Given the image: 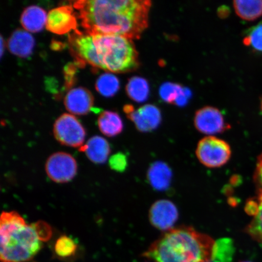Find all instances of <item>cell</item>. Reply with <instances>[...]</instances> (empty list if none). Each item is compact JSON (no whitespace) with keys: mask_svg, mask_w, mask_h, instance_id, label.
<instances>
[{"mask_svg":"<svg viewBox=\"0 0 262 262\" xmlns=\"http://www.w3.org/2000/svg\"><path fill=\"white\" fill-rule=\"evenodd\" d=\"M82 27L89 34L139 39L149 24L148 0H80L73 3Z\"/></svg>","mask_w":262,"mask_h":262,"instance_id":"obj_1","label":"cell"},{"mask_svg":"<svg viewBox=\"0 0 262 262\" xmlns=\"http://www.w3.org/2000/svg\"><path fill=\"white\" fill-rule=\"evenodd\" d=\"M69 42L74 55L80 63L94 68L124 73L139 66V54L132 40L122 36L83 34L75 31Z\"/></svg>","mask_w":262,"mask_h":262,"instance_id":"obj_2","label":"cell"},{"mask_svg":"<svg viewBox=\"0 0 262 262\" xmlns=\"http://www.w3.org/2000/svg\"><path fill=\"white\" fill-rule=\"evenodd\" d=\"M215 241L190 227L173 228L154 242L143 256L155 262H206Z\"/></svg>","mask_w":262,"mask_h":262,"instance_id":"obj_3","label":"cell"},{"mask_svg":"<svg viewBox=\"0 0 262 262\" xmlns=\"http://www.w3.org/2000/svg\"><path fill=\"white\" fill-rule=\"evenodd\" d=\"M1 262L30 261L42 248V242L34 224L25 221L7 223L0 226Z\"/></svg>","mask_w":262,"mask_h":262,"instance_id":"obj_4","label":"cell"},{"mask_svg":"<svg viewBox=\"0 0 262 262\" xmlns=\"http://www.w3.org/2000/svg\"><path fill=\"white\" fill-rule=\"evenodd\" d=\"M195 154L199 162L209 168H218L224 166L232 155L229 144L214 136H207L200 140Z\"/></svg>","mask_w":262,"mask_h":262,"instance_id":"obj_5","label":"cell"},{"mask_svg":"<svg viewBox=\"0 0 262 262\" xmlns=\"http://www.w3.org/2000/svg\"><path fill=\"white\" fill-rule=\"evenodd\" d=\"M55 138L61 145L81 147L86 138V131L76 117L70 114L59 117L54 124Z\"/></svg>","mask_w":262,"mask_h":262,"instance_id":"obj_6","label":"cell"},{"mask_svg":"<svg viewBox=\"0 0 262 262\" xmlns=\"http://www.w3.org/2000/svg\"><path fill=\"white\" fill-rule=\"evenodd\" d=\"M45 169L49 178L52 181L68 183L77 174V163L70 154L58 152L49 157Z\"/></svg>","mask_w":262,"mask_h":262,"instance_id":"obj_7","label":"cell"},{"mask_svg":"<svg viewBox=\"0 0 262 262\" xmlns=\"http://www.w3.org/2000/svg\"><path fill=\"white\" fill-rule=\"evenodd\" d=\"M194 126L200 133L212 136L230 128L221 111L211 106H206L196 111Z\"/></svg>","mask_w":262,"mask_h":262,"instance_id":"obj_8","label":"cell"},{"mask_svg":"<svg viewBox=\"0 0 262 262\" xmlns=\"http://www.w3.org/2000/svg\"><path fill=\"white\" fill-rule=\"evenodd\" d=\"M124 111L140 132H150L161 123V113L158 107L152 104H146L137 110L127 104L124 107Z\"/></svg>","mask_w":262,"mask_h":262,"instance_id":"obj_9","label":"cell"},{"mask_svg":"<svg viewBox=\"0 0 262 262\" xmlns=\"http://www.w3.org/2000/svg\"><path fill=\"white\" fill-rule=\"evenodd\" d=\"M46 27L49 31L58 35L77 31V20L73 6L66 5L52 9L49 12Z\"/></svg>","mask_w":262,"mask_h":262,"instance_id":"obj_10","label":"cell"},{"mask_svg":"<svg viewBox=\"0 0 262 262\" xmlns=\"http://www.w3.org/2000/svg\"><path fill=\"white\" fill-rule=\"evenodd\" d=\"M150 224L160 230L168 231L178 221L179 212L176 206L168 200H160L154 204L149 211Z\"/></svg>","mask_w":262,"mask_h":262,"instance_id":"obj_11","label":"cell"},{"mask_svg":"<svg viewBox=\"0 0 262 262\" xmlns=\"http://www.w3.org/2000/svg\"><path fill=\"white\" fill-rule=\"evenodd\" d=\"M64 103L69 112L81 116L87 114L91 111L94 104V97L86 88H74L66 95Z\"/></svg>","mask_w":262,"mask_h":262,"instance_id":"obj_12","label":"cell"},{"mask_svg":"<svg viewBox=\"0 0 262 262\" xmlns=\"http://www.w3.org/2000/svg\"><path fill=\"white\" fill-rule=\"evenodd\" d=\"M35 40L27 31L18 29L12 33L8 41L10 52L16 56L26 58L32 53Z\"/></svg>","mask_w":262,"mask_h":262,"instance_id":"obj_13","label":"cell"},{"mask_svg":"<svg viewBox=\"0 0 262 262\" xmlns=\"http://www.w3.org/2000/svg\"><path fill=\"white\" fill-rule=\"evenodd\" d=\"M80 150L86 154L91 162L96 164L105 163L111 153L110 146L107 141L97 136L88 140L86 145L82 146Z\"/></svg>","mask_w":262,"mask_h":262,"instance_id":"obj_14","label":"cell"},{"mask_svg":"<svg viewBox=\"0 0 262 262\" xmlns=\"http://www.w3.org/2000/svg\"><path fill=\"white\" fill-rule=\"evenodd\" d=\"M48 15L45 10L37 6H29L23 12L20 23L26 31L38 32L47 25Z\"/></svg>","mask_w":262,"mask_h":262,"instance_id":"obj_15","label":"cell"},{"mask_svg":"<svg viewBox=\"0 0 262 262\" xmlns=\"http://www.w3.org/2000/svg\"><path fill=\"white\" fill-rule=\"evenodd\" d=\"M171 169L165 163L157 162L152 164L147 172L150 184L157 190H165L169 187L171 182Z\"/></svg>","mask_w":262,"mask_h":262,"instance_id":"obj_16","label":"cell"},{"mask_svg":"<svg viewBox=\"0 0 262 262\" xmlns=\"http://www.w3.org/2000/svg\"><path fill=\"white\" fill-rule=\"evenodd\" d=\"M101 133L107 137H114L122 132L123 124L119 115L112 111H104L98 119Z\"/></svg>","mask_w":262,"mask_h":262,"instance_id":"obj_17","label":"cell"},{"mask_svg":"<svg viewBox=\"0 0 262 262\" xmlns=\"http://www.w3.org/2000/svg\"><path fill=\"white\" fill-rule=\"evenodd\" d=\"M233 6L236 14L246 21H254L262 15V0H237Z\"/></svg>","mask_w":262,"mask_h":262,"instance_id":"obj_18","label":"cell"},{"mask_svg":"<svg viewBox=\"0 0 262 262\" xmlns=\"http://www.w3.org/2000/svg\"><path fill=\"white\" fill-rule=\"evenodd\" d=\"M233 241L230 238H222L215 241L212 256L206 262H233L235 254Z\"/></svg>","mask_w":262,"mask_h":262,"instance_id":"obj_19","label":"cell"},{"mask_svg":"<svg viewBox=\"0 0 262 262\" xmlns=\"http://www.w3.org/2000/svg\"><path fill=\"white\" fill-rule=\"evenodd\" d=\"M126 90L127 96L136 102H143L149 97V84L142 77L131 78L126 85Z\"/></svg>","mask_w":262,"mask_h":262,"instance_id":"obj_20","label":"cell"},{"mask_svg":"<svg viewBox=\"0 0 262 262\" xmlns=\"http://www.w3.org/2000/svg\"><path fill=\"white\" fill-rule=\"evenodd\" d=\"M96 90L101 96L111 97L116 94L120 88V82L116 76L111 73L101 75L96 84Z\"/></svg>","mask_w":262,"mask_h":262,"instance_id":"obj_21","label":"cell"},{"mask_svg":"<svg viewBox=\"0 0 262 262\" xmlns=\"http://www.w3.org/2000/svg\"><path fill=\"white\" fill-rule=\"evenodd\" d=\"M258 208L253 220L245 228V231L255 242L262 244V191L258 192Z\"/></svg>","mask_w":262,"mask_h":262,"instance_id":"obj_22","label":"cell"},{"mask_svg":"<svg viewBox=\"0 0 262 262\" xmlns=\"http://www.w3.org/2000/svg\"><path fill=\"white\" fill-rule=\"evenodd\" d=\"M78 250V245L73 238L63 235L57 238L54 245V251L58 257L68 258L73 257Z\"/></svg>","mask_w":262,"mask_h":262,"instance_id":"obj_23","label":"cell"},{"mask_svg":"<svg viewBox=\"0 0 262 262\" xmlns=\"http://www.w3.org/2000/svg\"><path fill=\"white\" fill-rule=\"evenodd\" d=\"M244 43L255 51L262 52V21L248 29L244 38Z\"/></svg>","mask_w":262,"mask_h":262,"instance_id":"obj_24","label":"cell"},{"mask_svg":"<svg viewBox=\"0 0 262 262\" xmlns=\"http://www.w3.org/2000/svg\"><path fill=\"white\" fill-rule=\"evenodd\" d=\"M184 88L180 85L172 83H166L160 88L159 94L162 99L166 103L176 104L183 93Z\"/></svg>","mask_w":262,"mask_h":262,"instance_id":"obj_25","label":"cell"},{"mask_svg":"<svg viewBox=\"0 0 262 262\" xmlns=\"http://www.w3.org/2000/svg\"><path fill=\"white\" fill-rule=\"evenodd\" d=\"M109 165L111 169L122 172L126 169L127 160L126 156L122 152H118L111 156L109 160Z\"/></svg>","mask_w":262,"mask_h":262,"instance_id":"obj_26","label":"cell"},{"mask_svg":"<svg viewBox=\"0 0 262 262\" xmlns=\"http://www.w3.org/2000/svg\"><path fill=\"white\" fill-rule=\"evenodd\" d=\"M33 224L39 238L42 242H47L51 238L52 234V228L47 223L39 221Z\"/></svg>","mask_w":262,"mask_h":262,"instance_id":"obj_27","label":"cell"},{"mask_svg":"<svg viewBox=\"0 0 262 262\" xmlns=\"http://www.w3.org/2000/svg\"><path fill=\"white\" fill-rule=\"evenodd\" d=\"M253 179L255 184L257 186V191H262V154L258 157Z\"/></svg>","mask_w":262,"mask_h":262,"instance_id":"obj_28","label":"cell"},{"mask_svg":"<svg viewBox=\"0 0 262 262\" xmlns=\"http://www.w3.org/2000/svg\"><path fill=\"white\" fill-rule=\"evenodd\" d=\"M75 68L73 64H69L64 68L65 79L67 81L68 87L73 84Z\"/></svg>","mask_w":262,"mask_h":262,"instance_id":"obj_29","label":"cell"},{"mask_svg":"<svg viewBox=\"0 0 262 262\" xmlns=\"http://www.w3.org/2000/svg\"><path fill=\"white\" fill-rule=\"evenodd\" d=\"M3 46H4V42H3V38L2 37H1V57H2V56H3V50H4V49H3Z\"/></svg>","mask_w":262,"mask_h":262,"instance_id":"obj_30","label":"cell"},{"mask_svg":"<svg viewBox=\"0 0 262 262\" xmlns=\"http://www.w3.org/2000/svg\"><path fill=\"white\" fill-rule=\"evenodd\" d=\"M261 112H262V100H261Z\"/></svg>","mask_w":262,"mask_h":262,"instance_id":"obj_31","label":"cell"},{"mask_svg":"<svg viewBox=\"0 0 262 262\" xmlns=\"http://www.w3.org/2000/svg\"><path fill=\"white\" fill-rule=\"evenodd\" d=\"M241 262H251V261H242Z\"/></svg>","mask_w":262,"mask_h":262,"instance_id":"obj_32","label":"cell"}]
</instances>
